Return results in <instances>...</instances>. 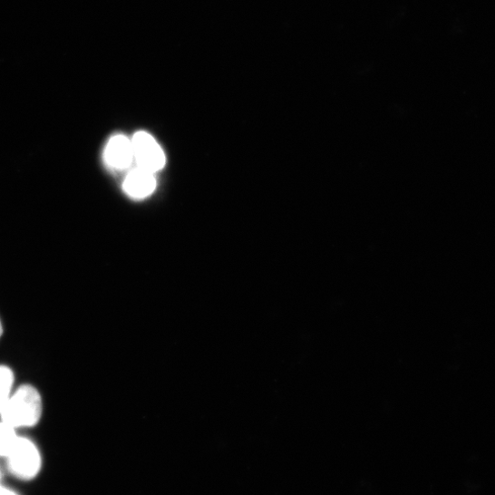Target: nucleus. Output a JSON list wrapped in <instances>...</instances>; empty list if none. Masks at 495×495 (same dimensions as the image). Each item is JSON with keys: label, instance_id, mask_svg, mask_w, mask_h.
Returning <instances> with one entry per match:
<instances>
[{"label": "nucleus", "instance_id": "3", "mask_svg": "<svg viewBox=\"0 0 495 495\" xmlns=\"http://www.w3.org/2000/svg\"><path fill=\"white\" fill-rule=\"evenodd\" d=\"M131 143L138 168L155 174L164 167V153L160 146L149 133L137 132Z\"/></svg>", "mask_w": 495, "mask_h": 495}, {"label": "nucleus", "instance_id": "9", "mask_svg": "<svg viewBox=\"0 0 495 495\" xmlns=\"http://www.w3.org/2000/svg\"><path fill=\"white\" fill-rule=\"evenodd\" d=\"M3 334H4V327H3L2 321H0V338H2Z\"/></svg>", "mask_w": 495, "mask_h": 495}, {"label": "nucleus", "instance_id": "6", "mask_svg": "<svg viewBox=\"0 0 495 495\" xmlns=\"http://www.w3.org/2000/svg\"><path fill=\"white\" fill-rule=\"evenodd\" d=\"M14 372L7 366H0V412H3L13 394Z\"/></svg>", "mask_w": 495, "mask_h": 495}, {"label": "nucleus", "instance_id": "2", "mask_svg": "<svg viewBox=\"0 0 495 495\" xmlns=\"http://www.w3.org/2000/svg\"><path fill=\"white\" fill-rule=\"evenodd\" d=\"M6 458L10 471L20 479L31 480L41 470L42 459L39 450L26 438L18 437Z\"/></svg>", "mask_w": 495, "mask_h": 495}, {"label": "nucleus", "instance_id": "8", "mask_svg": "<svg viewBox=\"0 0 495 495\" xmlns=\"http://www.w3.org/2000/svg\"><path fill=\"white\" fill-rule=\"evenodd\" d=\"M0 495H18V494L6 487L0 485Z\"/></svg>", "mask_w": 495, "mask_h": 495}, {"label": "nucleus", "instance_id": "1", "mask_svg": "<svg viewBox=\"0 0 495 495\" xmlns=\"http://www.w3.org/2000/svg\"><path fill=\"white\" fill-rule=\"evenodd\" d=\"M43 402L39 392L29 384L19 387L12 394L2 412V422L14 429L35 426L41 420Z\"/></svg>", "mask_w": 495, "mask_h": 495}, {"label": "nucleus", "instance_id": "7", "mask_svg": "<svg viewBox=\"0 0 495 495\" xmlns=\"http://www.w3.org/2000/svg\"><path fill=\"white\" fill-rule=\"evenodd\" d=\"M17 439L15 429L4 422H0V457L8 456Z\"/></svg>", "mask_w": 495, "mask_h": 495}, {"label": "nucleus", "instance_id": "5", "mask_svg": "<svg viewBox=\"0 0 495 495\" xmlns=\"http://www.w3.org/2000/svg\"><path fill=\"white\" fill-rule=\"evenodd\" d=\"M155 187L154 174L140 168L131 171L124 182L126 193L135 199H143L150 196L154 191Z\"/></svg>", "mask_w": 495, "mask_h": 495}, {"label": "nucleus", "instance_id": "4", "mask_svg": "<svg viewBox=\"0 0 495 495\" xmlns=\"http://www.w3.org/2000/svg\"><path fill=\"white\" fill-rule=\"evenodd\" d=\"M105 159L114 169L129 168L134 159L131 141L123 135L112 138L105 150Z\"/></svg>", "mask_w": 495, "mask_h": 495}]
</instances>
